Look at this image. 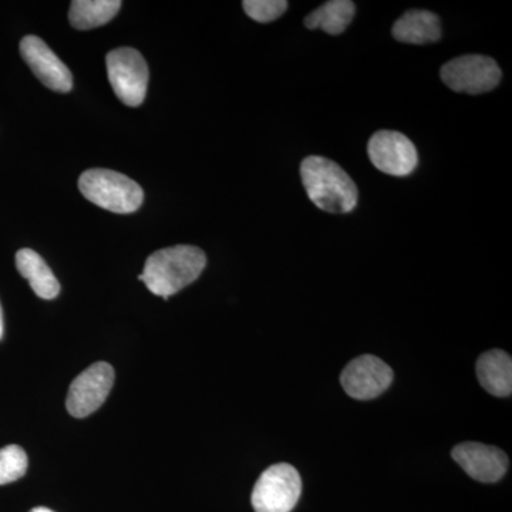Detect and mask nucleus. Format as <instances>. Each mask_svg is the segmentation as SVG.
Masks as SVG:
<instances>
[{
	"label": "nucleus",
	"mask_w": 512,
	"mask_h": 512,
	"mask_svg": "<svg viewBox=\"0 0 512 512\" xmlns=\"http://www.w3.org/2000/svg\"><path fill=\"white\" fill-rule=\"evenodd\" d=\"M207 265L204 251L192 245L160 249L148 256L143 274L138 276L154 295L168 299L197 281Z\"/></svg>",
	"instance_id": "obj_1"
},
{
	"label": "nucleus",
	"mask_w": 512,
	"mask_h": 512,
	"mask_svg": "<svg viewBox=\"0 0 512 512\" xmlns=\"http://www.w3.org/2000/svg\"><path fill=\"white\" fill-rule=\"evenodd\" d=\"M302 184L309 200L330 214H348L355 210L359 191L350 175L329 158L306 157L301 164Z\"/></svg>",
	"instance_id": "obj_2"
},
{
	"label": "nucleus",
	"mask_w": 512,
	"mask_h": 512,
	"mask_svg": "<svg viewBox=\"0 0 512 512\" xmlns=\"http://www.w3.org/2000/svg\"><path fill=\"white\" fill-rule=\"evenodd\" d=\"M79 190L84 197L103 210L131 214L141 207L143 188L117 171L93 168L80 175Z\"/></svg>",
	"instance_id": "obj_3"
},
{
	"label": "nucleus",
	"mask_w": 512,
	"mask_h": 512,
	"mask_svg": "<svg viewBox=\"0 0 512 512\" xmlns=\"http://www.w3.org/2000/svg\"><path fill=\"white\" fill-rule=\"evenodd\" d=\"M302 493V480L291 464L269 467L256 481L252 491L255 512H291Z\"/></svg>",
	"instance_id": "obj_4"
},
{
	"label": "nucleus",
	"mask_w": 512,
	"mask_h": 512,
	"mask_svg": "<svg viewBox=\"0 0 512 512\" xmlns=\"http://www.w3.org/2000/svg\"><path fill=\"white\" fill-rule=\"evenodd\" d=\"M106 63L110 84L116 96L128 107L143 104L150 79L143 55L131 47H121L111 50Z\"/></svg>",
	"instance_id": "obj_5"
},
{
	"label": "nucleus",
	"mask_w": 512,
	"mask_h": 512,
	"mask_svg": "<svg viewBox=\"0 0 512 512\" xmlns=\"http://www.w3.org/2000/svg\"><path fill=\"white\" fill-rule=\"evenodd\" d=\"M441 79L457 93L491 92L501 80V69L491 57L468 55L450 60L441 67Z\"/></svg>",
	"instance_id": "obj_6"
},
{
	"label": "nucleus",
	"mask_w": 512,
	"mask_h": 512,
	"mask_svg": "<svg viewBox=\"0 0 512 512\" xmlns=\"http://www.w3.org/2000/svg\"><path fill=\"white\" fill-rule=\"evenodd\" d=\"M367 154L377 170L393 177H407L419 164L416 146L399 131H377L367 144Z\"/></svg>",
	"instance_id": "obj_7"
},
{
	"label": "nucleus",
	"mask_w": 512,
	"mask_h": 512,
	"mask_svg": "<svg viewBox=\"0 0 512 512\" xmlns=\"http://www.w3.org/2000/svg\"><path fill=\"white\" fill-rule=\"evenodd\" d=\"M113 384V366L106 362L94 363L70 384L66 402L67 412L76 419L90 416L106 402Z\"/></svg>",
	"instance_id": "obj_8"
},
{
	"label": "nucleus",
	"mask_w": 512,
	"mask_h": 512,
	"mask_svg": "<svg viewBox=\"0 0 512 512\" xmlns=\"http://www.w3.org/2000/svg\"><path fill=\"white\" fill-rule=\"evenodd\" d=\"M392 382V367L372 355L352 360L340 376L343 389L356 400L376 399L389 389Z\"/></svg>",
	"instance_id": "obj_9"
},
{
	"label": "nucleus",
	"mask_w": 512,
	"mask_h": 512,
	"mask_svg": "<svg viewBox=\"0 0 512 512\" xmlns=\"http://www.w3.org/2000/svg\"><path fill=\"white\" fill-rule=\"evenodd\" d=\"M20 55L37 79L50 90L67 93L73 89L72 73L40 37H23L20 42Z\"/></svg>",
	"instance_id": "obj_10"
},
{
	"label": "nucleus",
	"mask_w": 512,
	"mask_h": 512,
	"mask_svg": "<svg viewBox=\"0 0 512 512\" xmlns=\"http://www.w3.org/2000/svg\"><path fill=\"white\" fill-rule=\"evenodd\" d=\"M451 454L458 466L480 483H495L508 470L507 454L497 447L481 443H461L453 448Z\"/></svg>",
	"instance_id": "obj_11"
},
{
	"label": "nucleus",
	"mask_w": 512,
	"mask_h": 512,
	"mask_svg": "<svg viewBox=\"0 0 512 512\" xmlns=\"http://www.w3.org/2000/svg\"><path fill=\"white\" fill-rule=\"evenodd\" d=\"M393 37L407 45H426L439 42L441 37L440 19L429 10H409L394 23Z\"/></svg>",
	"instance_id": "obj_12"
},
{
	"label": "nucleus",
	"mask_w": 512,
	"mask_h": 512,
	"mask_svg": "<svg viewBox=\"0 0 512 512\" xmlns=\"http://www.w3.org/2000/svg\"><path fill=\"white\" fill-rule=\"evenodd\" d=\"M477 376L481 386L497 397L511 396L512 360L507 352L493 349L477 360Z\"/></svg>",
	"instance_id": "obj_13"
},
{
	"label": "nucleus",
	"mask_w": 512,
	"mask_h": 512,
	"mask_svg": "<svg viewBox=\"0 0 512 512\" xmlns=\"http://www.w3.org/2000/svg\"><path fill=\"white\" fill-rule=\"evenodd\" d=\"M16 266L23 278L28 279L33 292L39 298L55 299L60 293V284L52 269L47 266L45 259L33 249H20L16 254Z\"/></svg>",
	"instance_id": "obj_14"
},
{
	"label": "nucleus",
	"mask_w": 512,
	"mask_h": 512,
	"mask_svg": "<svg viewBox=\"0 0 512 512\" xmlns=\"http://www.w3.org/2000/svg\"><path fill=\"white\" fill-rule=\"evenodd\" d=\"M355 12V3L350 0H330L306 16L305 26L311 30H323L329 35H340L348 29Z\"/></svg>",
	"instance_id": "obj_15"
},
{
	"label": "nucleus",
	"mask_w": 512,
	"mask_h": 512,
	"mask_svg": "<svg viewBox=\"0 0 512 512\" xmlns=\"http://www.w3.org/2000/svg\"><path fill=\"white\" fill-rule=\"evenodd\" d=\"M121 5L120 0H74L69 20L73 28L79 30L100 28L116 18Z\"/></svg>",
	"instance_id": "obj_16"
},
{
	"label": "nucleus",
	"mask_w": 512,
	"mask_h": 512,
	"mask_svg": "<svg viewBox=\"0 0 512 512\" xmlns=\"http://www.w3.org/2000/svg\"><path fill=\"white\" fill-rule=\"evenodd\" d=\"M28 471V456L22 447L0 448V485L13 483L25 476Z\"/></svg>",
	"instance_id": "obj_17"
},
{
	"label": "nucleus",
	"mask_w": 512,
	"mask_h": 512,
	"mask_svg": "<svg viewBox=\"0 0 512 512\" xmlns=\"http://www.w3.org/2000/svg\"><path fill=\"white\" fill-rule=\"evenodd\" d=\"M242 6L249 18L255 22L269 23L284 15L288 9V2L285 0H245Z\"/></svg>",
	"instance_id": "obj_18"
},
{
	"label": "nucleus",
	"mask_w": 512,
	"mask_h": 512,
	"mask_svg": "<svg viewBox=\"0 0 512 512\" xmlns=\"http://www.w3.org/2000/svg\"><path fill=\"white\" fill-rule=\"evenodd\" d=\"M3 338V315H2V306H0V340Z\"/></svg>",
	"instance_id": "obj_19"
},
{
	"label": "nucleus",
	"mask_w": 512,
	"mask_h": 512,
	"mask_svg": "<svg viewBox=\"0 0 512 512\" xmlns=\"http://www.w3.org/2000/svg\"><path fill=\"white\" fill-rule=\"evenodd\" d=\"M30 512H53V511L49 510V508L37 507V508H33V510Z\"/></svg>",
	"instance_id": "obj_20"
}]
</instances>
